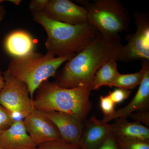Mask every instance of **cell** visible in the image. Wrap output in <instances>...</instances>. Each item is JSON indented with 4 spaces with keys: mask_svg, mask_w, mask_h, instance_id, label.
<instances>
[{
    "mask_svg": "<svg viewBox=\"0 0 149 149\" xmlns=\"http://www.w3.org/2000/svg\"><path fill=\"white\" fill-rule=\"evenodd\" d=\"M121 44L109 42L100 36L67 61L54 83L62 88H90L97 70L104 63L119 61Z\"/></svg>",
    "mask_w": 149,
    "mask_h": 149,
    "instance_id": "6da1fadb",
    "label": "cell"
},
{
    "mask_svg": "<svg viewBox=\"0 0 149 149\" xmlns=\"http://www.w3.org/2000/svg\"><path fill=\"white\" fill-rule=\"evenodd\" d=\"M6 11L4 6L0 4V22L3 21L5 17Z\"/></svg>",
    "mask_w": 149,
    "mask_h": 149,
    "instance_id": "484cf974",
    "label": "cell"
},
{
    "mask_svg": "<svg viewBox=\"0 0 149 149\" xmlns=\"http://www.w3.org/2000/svg\"><path fill=\"white\" fill-rule=\"evenodd\" d=\"M35 149H82L78 145L70 144L61 139L51 141L37 146Z\"/></svg>",
    "mask_w": 149,
    "mask_h": 149,
    "instance_id": "d6986e66",
    "label": "cell"
},
{
    "mask_svg": "<svg viewBox=\"0 0 149 149\" xmlns=\"http://www.w3.org/2000/svg\"><path fill=\"white\" fill-rule=\"evenodd\" d=\"M8 1L16 6H18L21 2L20 0H8Z\"/></svg>",
    "mask_w": 149,
    "mask_h": 149,
    "instance_id": "83f0119b",
    "label": "cell"
},
{
    "mask_svg": "<svg viewBox=\"0 0 149 149\" xmlns=\"http://www.w3.org/2000/svg\"><path fill=\"white\" fill-rule=\"evenodd\" d=\"M100 105L104 117H109L114 113L115 104L108 96H101Z\"/></svg>",
    "mask_w": 149,
    "mask_h": 149,
    "instance_id": "44dd1931",
    "label": "cell"
},
{
    "mask_svg": "<svg viewBox=\"0 0 149 149\" xmlns=\"http://www.w3.org/2000/svg\"><path fill=\"white\" fill-rule=\"evenodd\" d=\"M50 18L72 25L87 23L86 9L70 0H49L43 11Z\"/></svg>",
    "mask_w": 149,
    "mask_h": 149,
    "instance_id": "9c48e42d",
    "label": "cell"
},
{
    "mask_svg": "<svg viewBox=\"0 0 149 149\" xmlns=\"http://www.w3.org/2000/svg\"><path fill=\"white\" fill-rule=\"evenodd\" d=\"M111 124L104 123L95 116L87 120L83 125L80 139L82 149H97L111 133Z\"/></svg>",
    "mask_w": 149,
    "mask_h": 149,
    "instance_id": "7c38bea8",
    "label": "cell"
},
{
    "mask_svg": "<svg viewBox=\"0 0 149 149\" xmlns=\"http://www.w3.org/2000/svg\"><path fill=\"white\" fill-rule=\"evenodd\" d=\"M5 84L4 79L3 76V72L0 71V92L3 89Z\"/></svg>",
    "mask_w": 149,
    "mask_h": 149,
    "instance_id": "4316f807",
    "label": "cell"
},
{
    "mask_svg": "<svg viewBox=\"0 0 149 149\" xmlns=\"http://www.w3.org/2000/svg\"><path fill=\"white\" fill-rule=\"evenodd\" d=\"M49 0H32L30 2L29 9L32 14L43 11Z\"/></svg>",
    "mask_w": 149,
    "mask_h": 149,
    "instance_id": "cb8c5ba5",
    "label": "cell"
},
{
    "mask_svg": "<svg viewBox=\"0 0 149 149\" xmlns=\"http://www.w3.org/2000/svg\"><path fill=\"white\" fill-rule=\"evenodd\" d=\"M86 9L88 23L95 27L102 37L111 42L121 44L120 34L130 29L128 10L118 0L80 1Z\"/></svg>",
    "mask_w": 149,
    "mask_h": 149,
    "instance_id": "5b68a950",
    "label": "cell"
},
{
    "mask_svg": "<svg viewBox=\"0 0 149 149\" xmlns=\"http://www.w3.org/2000/svg\"><path fill=\"white\" fill-rule=\"evenodd\" d=\"M75 55L56 57L47 52L45 54L33 52L25 55L13 57L7 70L11 74L27 85L31 99L40 85L56 75L62 64Z\"/></svg>",
    "mask_w": 149,
    "mask_h": 149,
    "instance_id": "277c9868",
    "label": "cell"
},
{
    "mask_svg": "<svg viewBox=\"0 0 149 149\" xmlns=\"http://www.w3.org/2000/svg\"><path fill=\"white\" fill-rule=\"evenodd\" d=\"M32 15L34 21L45 30L47 52L56 57L77 54L101 36L88 22L72 25L53 20L43 11Z\"/></svg>",
    "mask_w": 149,
    "mask_h": 149,
    "instance_id": "7a4b0ae2",
    "label": "cell"
},
{
    "mask_svg": "<svg viewBox=\"0 0 149 149\" xmlns=\"http://www.w3.org/2000/svg\"><path fill=\"white\" fill-rule=\"evenodd\" d=\"M9 111L0 104V134L9 128L17 120Z\"/></svg>",
    "mask_w": 149,
    "mask_h": 149,
    "instance_id": "ffe728a7",
    "label": "cell"
},
{
    "mask_svg": "<svg viewBox=\"0 0 149 149\" xmlns=\"http://www.w3.org/2000/svg\"><path fill=\"white\" fill-rule=\"evenodd\" d=\"M43 112L55 125L60 134L61 140L69 143L80 146L83 122L64 113Z\"/></svg>",
    "mask_w": 149,
    "mask_h": 149,
    "instance_id": "30bf717a",
    "label": "cell"
},
{
    "mask_svg": "<svg viewBox=\"0 0 149 149\" xmlns=\"http://www.w3.org/2000/svg\"><path fill=\"white\" fill-rule=\"evenodd\" d=\"M131 91L123 88H118L107 95L115 104L120 103L126 100L130 96Z\"/></svg>",
    "mask_w": 149,
    "mask_h": 149,
    "instance_id": "7402d4cb",
    "label": "cell"
},
{
    "mask_svg": "<svg viewBox=\"0 0 149 149\" xmlns=\"http://www.w3.org/2000/svg\"><path fill=\"white\" fill-rule=\"evenodd\" d=\"M133 16L136 31L127 35V44L120 48L119 61L125 62L140 59L149 61V14L137 11Z\"/></svg>",
    "mask_w": 149,
    "mask_h": 149,
    "instance_id": "52a82bcc",
    "label": "cell"
},
{
    "mask_svg": "<svg viewBox=\"0 0 149 149\" xmlns=\"http://www.w3.org/2000/svg\"><path fill=\"white\" fill-rule=\"evenodd\" d=\"M116 61L113 59L107 62L97 70L91 85V91L98 90L102 86L112 88L119 74Z\"/></svg>",
    "mask_w": 149,
    "mask_h": 149,
    "instance_id": "2e32d148",
    "label": "cell"
},
{
    "mask_svg": "<svg viewBox=\"0 0 149 149\" xmlns=\"http://www.w3.org/2000/svg\"><path fill=\"white\" fill-rule=\"evenodd\" d=\"M91 91L89 87L62 88L46 80L36 91L33 107L34 109L42 111L64 113L84 122L92 108Z\"/></svg>",
    "mask_w": 149,
    "mask_h": 149,
    "instance_id": "3957f363",
    "label": "cell"
},
{
    "mask_svg": "<svg viewBox=\"0 0 149 149\" xmlns=\"http://www.w3.org/2000/svg\"><path fill=\"white\" fill-rule=\"evenodd\" d=\"M111 125V133L115 138L149 141V128L140 123L130 122L123 118H117Z\"/></svg>",
    "mask_w": 149,
    "mask_h": 149,
    "instance_id": "5bb4252c",
    "label": "cell"
},
{
    "mask_svg": "<svg viewBox=\"0 0 149 149\" xmlns=\"http://www.w3.org/2000/svg\"><path fill=\"white\" fill-rule=\"evenodd\" d=\"M149 68V61L142 60V68L138 72L130 74H118L112 87L130 90L140 85L146 70Z\"/></svg>",
    "mask_w": 149,
    "mask_h": 149,
    "instance_id": "e0dca14e",
    "label": "cell"
},
{
    "mask_svg": "<svg viewBox=\"0 0 149 149\" xmlns=\"http://www.w3.org/2000/svg\"><path fill=\"white\" fill-rule=\"evenodd\" d=\"M23 121L26 131L37 146L61 139L55 125L43 111L34 109Z\"/></svg>",
    "mask_w": 149,
    "mask_h": 149,
    "instance_id": "ba28073f",
    "label": "cell"
},
{
    "mask_svg": "<svg viewBox=\"0 0 149 149\" xmlns=\"http://www.w3.org/2000/svg\"><path fill=\"white\" fill-rule=\"evenodd\" d=\"M128 117L134 121L140 123L149 128V111L148 109L137 111L136 112L131 113Z\"/></svg>",
    "mask_w": 149,
    "mask_h": 149,
    "instance_id": "603a6c76",
    "label": "cell"
},
{
    "mask_svg": "<svg viewBox=\"0 0 149 149\" xmlns=\"http://www.w3.org/2000/svg\"><path fill=\"white\" fill-rule=\"evenodd\" d=\"M149 105V68L146 70L139 89L132 100L126 106L115 112L109 117H104L101 120L107 123L119 118H127L134 111L148 109Z\"/></svg>",
    "mask_w": 149,
    "mask_h": 149,
    "instance_id": "4fadbf2b",
    "label": "cell"
},
{
    "mask_svg": "<svg viewBox=\"0 0 149 149\" xmlns=\"http://www.w3.org/2000/svg\"><path fill=\"white\" fill-rule=\"evenodd\" d=\"M0 149H4L3 148H2L0 146Z\"/></svg>",
    "mask_w": 149,
    "mask_h": 149,
    "instance_id": "f1b7e54d",
    "label": "cell"
},
{
    "mask_svg": "<svg viewBox=\"0 0 149 149\" xmlns=\"http://www.w3.org/2000/svg\"><path fill=\"white\" fill-rule=\"evenodd\" d=\"M115 139L118 149H149V141Z\"/></svg>",
    "mask_w": 149,
    "mask_h": 149,
    "instance_id": "ac0fdd59",
    "label": "cell"
},
{
    "mask_svg": "<svg viewBox=\"0 0 149 149\" xmlns=\"http://www.w3.org/2000/svg\"><path fill=\"white\" fill-rule=\"evenodd\" d=\"M35 42L30 34L23 30L11 32L6 38V51L13 57H20L34 52Z\"/></svg>",
    "mask_w": 149,
    "mask_h": 149,
    "instance_id": "9a60e30c",
    "label": "cell"
},
{
    "mask_svg": "<svg viewBox=\"0 0 149 149\" xmlns=\"http://www.w3.org/2000/svg\"><path fill=\"white\" fill-rule=\"evenodd\" d=\"M0 146L5 149H35L37 146L26 131L23 120L18 119L0 134Z\"/></svg>",
    "mask_w": 149,
    "mask_h": 149,
    "instance_id": "8fae6325",
    "label": "cell"
},
{
    "mask_svg": "<svg viewBox=\"0 0 149 149\" xmlns=\"http://www.w3.org/2000/svg\"><path fill=\"white\" fill-rule=\"evenodd\" d=\"M97 149H118L114 136L111 133L104 142Z\"/></svg>",
    "mask_w": 149,
    "mask_h": 149,
    "instance_id": "d4e9b609",
    "label": "cell"
},
{
    "mask_svg": "<svg viewBox=\"0 0 149 149\" xmlns=\"http://www.w3.org/2000/svg\"><path fill=\"white\" fill-rule=\"evenodd\" d=\"M5 84L0 92V104L15 117L24 119L34 110L33 100L25 83L13 76L7 70L3 72Z\"/></svg>",
    "mask_w": 149,
    "mask_h": 149,
    "instance_id": "8992f818",
    "label": "cell"
}]
</instances>
